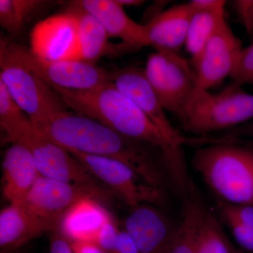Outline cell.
<instances>
[{
  "instance_id": "6da1fadb",
  "label": "cell",
  "mask_w": 253,
  "mask_h": 253,
  "mask_svg": "<svg viewBox=\"0 0 253 253\" xmlns=\"http://www.w3.org/2000/svg\"><path fill=\"white\" fill-rule=\"evenodd\" d=\"M50 86L68 108L78 114L98 121L129 139L159 150L173 186L180 194L188 191L191 182L183 148L167 140L139 106L112 82L89 90Z\"/></svg>"
},
{
  "instance_id": "7a4b0ae2",
  "label": "cell",
  "mask_w": 253,
  "mask_h": 253,
  "mask_svg": "<svg viewBox=\"0 0 253 253\" xmlns=\"http://www.w3.org/2000/svg\"><path fill=\"white\" fill-rule=\"evenodd\" d=\"M69 152L116 160L131 168L149 185L162 189L166 170L161 151L129 139L91 118L68 111L36 131Z\"/></svg>"
},
{
  "instance_id": "3957f363",
  "label": "cell",
  "mask_w": 253,
  "mask_h": 253,
  "mask_svg": "<svg viewBox=\"0 0 253 253\" xmlns=\"http://www.w3.org/2000/svg\"><path fill=\"white\" fill-rule=\"evenodd\" d=\"M228 138L195 152L193 164L218 201L253 205V148Z\"/></svg>"
},
{
  "instance_id": "277c9868",
  "label": "cell",
  "mask_w": 253,
  "mask_h": 253,
  "mask_svg": "<svg viewBox=\"0 0 253 253\" xmlns=\"http://www.w3.org/2000/svg\"><path fill=\"white\" fill-rule=\"evenodd\" d=\"M177 118L193 134L226 131L253 120V95L234 83L216 94L198 84Z\"/></svg>"
},
{
  "instance_id": "5b68a950",
  "label": "cell",
  "mask_w": 253,
  "mask_h": 253,
  "mask_svg": "<svg viewBox=\"0 0 253 253\" xmlns=\"http://www.w3.org/2000/svg\"><path fill=\"white\" fill-rule=\"evenodd\" d=\"M0 81L36 130L67 111V106L52 87L2 49H0Z\"/></svg>"
},
{
  "instance_id": "8992f818",
  "label": "cell",
  "mask_w": 253,
  "mask_h": 253,
  "mask_svg": "<svg viewBox=\"0 0 253 253\" xmlns=\"http://www.w3.org/2000/svg\"><path fill=\"white\" fill-rule=\"evenodd\" d=\"M0 49H4L50 86L74 90H89L112 82L113 72L96 64L83 61H52L32 52L30 48L1 36Z\"/></svg>"
},
{
  "instance_id": "52a82bcc",
  "label": "cell",
  "mask_w": 253,
  "mask_h": 253,
  "mask_svg": "<svg viewBox=\"0 0 253 253\" xmlns=\"http://www.w3.org/2000/svg\"><path fill=\"white\" fill-rule=\"evenodd\" d=\"M191 63L177 53L156 50L149 55L145 76L166 111L177 117L197 86Z\"/></svg>"
},
{
  "instance_id": "ba28073f",
  "label": "cell",
  "mask_w": 253,
  "mask_h": 253,
  "mask_svg": "<svg viewBox=\"0 0 253 253\" xmlns=\"http://www.w3.org/2000/svg\"><path fill=\"white\" fill-rule=\"evenodd\" d=\"M111 194L104 189L71 184L41 175L17 204L59 227L63 214L80 200L92 198L100 202L109 200Z\"/></svg>"
},
{
  "instance_id": "9c48e42d",
  "label": "cell",
  "mask_w": 253,
  "mask_h": 253,
  "mask_svg": "<svg viewBox=\"0 0 253 253\" xmlns=\"http://www.w3.org/2000/svg\"><path fill=\"white\" fill-rule=\"evenodd\" d=\"M71 154L98 181L104 183L131 207L163 202L161 189L146 184L125 163L111 158L81 153Z\"/></svg>"
},
{
  "instance_id": "30bf717a",
  "label": "cell",
  "mask_w": 253,
  "mask_h": 253,
  "mask_svg": "<svg viewBox=\"0 0 253 253\" xmlns=\"http://www.w3.org/2000/svg\"><path fill=\"white\" fill-rule=\"evenodd\" d=\"M112 83L139 106L169 142L181 148L185 144H208V138L186 137L172 126L146 79L144 70L134 66L121 68L113 72Z\"/></svg>"
},
{
  "instance_id": "8fae6325",
  "label": "cell",
  "mask_w": 253,
  "mask_h": 253,
  "mask_svg": "<svg viewBox=\"0 0 253 253\" xmlns=\"http://www.w3.org/2000/svg\"><path fill=\"white\" fill-rule=\"evenodd\" d=\"M242 49L241 41L224 18L197 59L191 63L199 85L208 90L232 78Z\"/></svg>"
},
{
  "instance_id": "7c38bea8",
  "label": "cell",
  "mask_w": 253,
  "mask_h": 253,
  "mask_svg": "<svg viewBox=\"0 0 253 253\" xmlns=\"http://www.w3.org/2000/svg\"><path fill=\"white\" fill-rule=\"evenodd\" d=\"M17 143L31 151L41 176L91 187L104 189L98 181L67 150L48 140L35 128Z\"/></svg>"
},
{
  "instance_id": "4fadbf2b",
  "label": "cell",
  "mask_w": 253,
  "mask_h": 253,
  "mask_svg": "<svg viewBox=\"0 0 253 253\" xmlns=\"http://www.w3.org/2000/svg\"><path fill=\"white\" fill-rule=\"evenodd\" d=\"M32 52L52 61H81L77 20L71 11L50 16L32 30Z\"/></svg>"
},
{
  "instance_id": "5bb4252c",
  "label": "cell",
  "mask_w": 253,
  "mask_h": 253,
  "mask_svg": "<svg viewBox=\"0 0 253 253\" xmlns=\"http://www.w3.org/2000/svg\"><path fill=\"white\" fill-rule=\"evenodd\" d=\"M177 226L149 204L133 208L124 229L135 241L141 253H168Z\"/></svg>"
},
{
  "instance_id": "9a60e30c",
  "label": "cell",
  "mask_w": 253,
  "mask_h": 253,
  "mask_svg": "<svg viewBox=\"0 0 253 253\" xmlns=\"http://www.w3.org/2000/svg\"><path fill=\"white\" fill-rule=\"evenodd\" d=\"M73 2L96 18L109 37L120 38L123 43L137 49L149 45L146 26L129 18L117 0H79Z\"/></svg>"
},
{
  "instance_id": "2e32d148",
  "label": "cell",
  "mask_w": 253,
  "mask_h": 253,
  "mask_svg": "<svg viewBox=\"0 0 253 253\" xmlns=\"http://www.w3.org/2000/svg\"><path fill=\"white\" fill-rule=\"evenodd\" d=\"M58 229L21 205L10 204L0 212V247L4 252L14 251L46 231Z\"/></svg>"
},
{
  "instance_id": "e0dca14e",
  "label": "cell",
  "mask_w": 253,
  "mask_h": 253,
  "mask_svg": "<svg viewBox=\"0 0 253 253\" xmlns=\"http://www.w3.org/2000/svg\"><path fill=\"white\" fill-rule=\"evenodd\" d=\"M3 193L10 204H18L41 176L27 146L11 144L3 160Z\"/></svg>"
},
{
  "instance_id": "ac0fdd59",
  "label": "cell",
  "mask_w": 253,
  "mask_h": 253,
  "mask_svg": "<svg viewBox=\"0 0 253 253\" xmlns=\"http://www.w3.org/2000/svg\"><path fill=\"white\" fill-rule=\"evenodd\" d=\"M193 15L189 2L176 4L160 13L144 24L149 45L156 50L177 53L185 44L186 34Z\"/></svg>"
},
{
  "instance_id": "d6986e66",
  "label": "cell",
  "mask_w": 253,
  "mask_h": 253,
  "mask_svg": "<svg viewBox=\"0 0 253 253\" xmlns=\"http://www.w3.org/2000/svg\"><path fill=\"white\" fill-rule=\"evenodd\" d=\"M111 219L112 217L99 201L84 198L63 214L59 221V231L71 243L95 242L101 228Z\"/></svg>"
},
{
  "instance_id": "ffe728a7",
  "label": "cell",
  "mask_w": 253,
  "mask_h": 253,
  "mask_svg": "<svg viewBox=\"0 0 253 253\" xmlns=\"http://www.w3.org/2000/svg\"><path fill=\"white\" fill-rule=\"evenodd\" d=\"M66 10L71 11L77 20L81 43V61L95 64L108 53L127 52L137 49L129 44L110 45L109 35L99 21L91 14L71 1Z\"/></svg>"
},
{
  "instance_id": "44dd1931",
  "label": "cell",
  "mask_w": 253,
  "mask_h": 253,
  "mask_svg": "<svg viewBox=\"0 0 253 253\" xmlns=\"http://www.w3.org/2000/svg\"><path fill=\"white\" fill-rule=\"evenodd\" d=\"M184 205V214L178 224L168 253H196V239L206 208L195 191H190Z\"/></svg>"
},
{
  "instance_id": "7402d4cb",
  "label": "cell",
  "mask_w": 253,
  "mask_h": 253,
  "mask_svg": "<svg viewBox=\"0 0 253 253\" xmlns=\"http://www.w3.org/2000/svg\"><path fill=\"white\" fill-rule=\"evenodd\" d=\"M224 9L225 6L193 10L184 44L186 51L191 55V63L197 59L219 23L225 18Z\"/></svg>"
},
{
  "instance_id": "603a6c76",
  "label": "cell",
  "mask_w": 253,
  "mask_h": 253,
  "mask_svg": "<svg viewBox=\"0 0 253 253\" xmlns=\"http://www.w3.org/2000/svg\"><path fill=\"white\" fill-rule=\"evenodd\" d=\"M0 126L5 139L17 143L33 129L27 115L13 99L4 83L0 81Z\"/></svg>"
},
{
  "instance_id": "cb8c5ba5",
  "label": "cell",
  "mask_w": 253,
  "mask_h": 253,
  "mask_svg": "<svg viewBox=\"0 0 253 253\" xmlns=\"http://www.w3.org/2000/svg\"><path fill=\"white\" fill-rule=\"evenodd\" d=\"M236 250L215 216L206 210L198 231L196 253H236Z\"/></svg>"
},
{
  "instance_id": "d4e9b609",
  "label": "cell",
  "mask_w": 253,
  "mask_h": 253,
  "mask_svg": "<svg viewBox=\"0 0 253 253\" xmlns=\"http://www.w3.org/2000/svg\"><path fill=\"white\" fill-rule=\"evenodd\" d=\"M48 4L38 0H0V25L10 34H18L28 18Z\"/></svg>"
},
{
  "instance_id": "484cf974",
  "label": "cell",
  "mask_w": 253,
  "mask_h": 253,
  "mask_svg": "<svg viewBox=\"0 0 253 253\" xmlns=\"http://www.w3.org/2000/svg\"><path fill=\"white\" fill-rule=\"evenodd\" d=\"M231 80L241 86L253 84V42L251 45L241 50L239 63Z\"/></svg>"
},
{
  "instance_id": "4316f807",
  "label": "cell",
  "mask_w": 253,
  "mask_h": 253,
  "mask_svg": "<svg viewBox=\"0 0 253 253\" xmlns=\"http://www.w3.org/2000/svg\"><path fill=\"white\" fill-rule=\"evenodd\" d=\"M221 217L229 228L240 249L246 253H253V229L244 225L233 218L225 216Z\"/></svg>"
},
{
  "instance_id": "83f0119b",
  "label": "cell",
  "mask_w": 253,
  "mask_h": 253,
  "mask_svg": "<svg viewBox=\"0 0 253 253\" xmlns=\"http://www.w3.org/2000/svg\"><path fill=\"white\" fill-rule=\"evenodd\" d=\"M217 201L220 216L233 218L244 225L253 229V205H234Z\"/></svg>"
},
{
  "instance_id": "f1b7e54d",
  "label": "cell",
  "mask_w": 253,
  "mask_h": 253,
  "mask_svg": "<svg viewBox=\"0 0 253 253\" xmlns=\"http://www.w3.org/2000/svg\"><path fill=\"white\" fill-rule=\"evenodd\" d=\"M120 230L112 219L106 222L100 230L95 243L105 253H113L117 242Z\"/></svg>"
},
{
  "instance_id": "f546056e",
  "label": "cell",
  "mask_w": 253,
  "mask_h": 253,
  "mask_svg": "<svg viewBox=\"0 0 253 253\" xmlns=\"http://www.w3.org/2000/svg\"><path fill=\"white\" fill-rule=\"evenodd\" d=\"M233 6L240 22L253 41V0H236Z\"/></svg>"
},
{
  "instance_id": "4dcf8cb0",
  "label": "cell",
  "mask_w": 253,
  "mask_h": 253,
  "mask_svg": "<svg viewBox=\"0 0 253 253\" xmlns=\"http://www.w3.org/2000/svg\"><path fill=\"white\" fill-rule=\"evenodd\" d=\"M113 253H141L133 238L126 230H120Z\"/></svg>"
},
{
  "instance_id": "1f68e13d",
  "label": "cell",
  "mask_w": 253,
  "mask_h": 253,
  "mask_svg": "<svg viewBox=\"0 0 253 253\" xmlns=\"http://www.w3.org/2000/svg\"><path fill=\"white\" fill-rule=\"evenodd\" d=\"M49 253H73L71 243L59 231H53L50 236Z\"/></svg>"
},
{
  "instance_id": "d6a6232c",
  "label": "cell",
  "mask_w": 253,
  "mask_h": 253,
  "mask_svg": "<svg viewBox=\"0 0 253 253\" xmlns=\"http://www.w3.org/2000/svg\"><path fill=\"white\" fill-rule=\"evenodd\" d=\"M224 136L234 139H237L241 136L253 138V120L236 127L228 129L225 131Z\"/></svg>"
},
{
  "instance_id": "836d02e7",
  "label": "cell",
  "mask_w": 253,
  "mask_h": 253,
  "mask_svg": "<svg viewBox=\"0 0 253 253\" xmlns=\"http://www.w3.org/2000/svg\"><path fill=\"white\" fill-rule=\"evenodd\" d=\"M71 246L73 253H106L94 241L71 242Z\"/></svg>"
},
{
  "instance_id": "e575fe53",
  "label": "cell",
  "mask_w": 253,
  "mask_h": 253,
  "mask_svg": "<svg viewBox=\"0 0 253 253\" xmlns=\"http://www.w3.org/2000/svg\"><path fill=\"white\" fill-rule=\"evenodd\" d=\"M118 4L121 5L123 7L125 6H139L144 2V1L141 0H117Z\"/></svg>"
},
{
  "instance_id": "d590c367",
  "label": "cell",
  "mask_w": 253,
  "mask_h": 253,
  "mask_svg": "<svg viewBox=\"0 0 253 253\" xmlns=\"http://www.w3.org/2000/svg\"><path fill=\"white\" fill-rule=\"evenodd\" d=\"M236 253H246L242 251V250L237 249L236 251Z\"/></svg>"
}]
</instances>
